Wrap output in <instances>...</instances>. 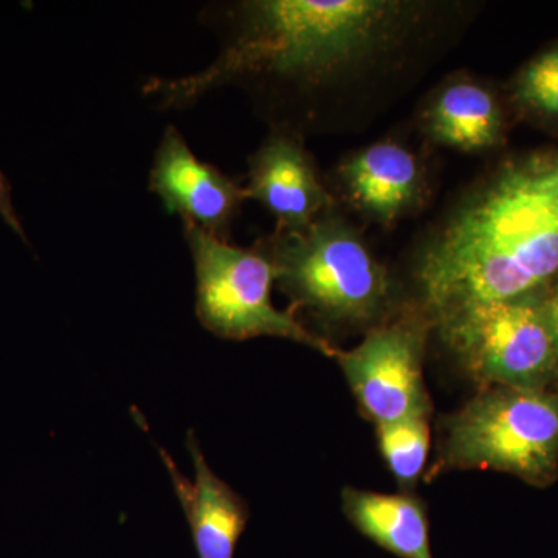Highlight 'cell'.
<instances>
[{
  "label": "cell",
  "mask_w": 558,
  "mask_h": 558,
  "mask_svg": "<svg viewBox=\"0 0 558 558\" xmlns=\"http://www.w3.org/2000/svg\"><path fill=\"white\" fill-rule=\"evenodd\" d=\"M462 3L421 0H247L213 9L220 51L208 68L156 78L145 92L161 109L247 92L274 130L303 137L373 119L469 20Z\"/></svg>",
  "instance_id": "obj_1"
},
{
  "label": "cell",
  "mask_w": 558,
  "mask_h": 558,
  "mask_svg": "<svg viewBox=\"0 0 558 558\" xmlns=\"http://www.w3.org/2000/svg\"><path fill=\"white\" fill-rule=\"evenodd\" d=\"M558 275V148L512 154L484 172L422 236L414 306L433 326L519 299Z\"/></svg>",
  "instance_id": "obj_2"
},
{
  "label": "cell",
  "mask_w": 558,
  "mask_h": 558,
  "mask_svg": "<svg viewBox=\"0 0 558 558\" xmlns=\"http://www.w3.org/2000/svg\"><path fill=\"white\" fill-rule=\"evenodd\" d=\"M260 244L296 318L326 330H369L396 314L388 270L339 204L303 229L275 230Z\"/></svg>",
  "instance_id": "obj_3"
},
{
  "label": "cell",
  "mask_w": 558,
  "mask_h": 558,
  "mask_svg": "<svg viewBox=\"0 0 558 558\" xmlns=\"http://www.w3.org/2000/svg\"><path fill=\"white\" fill-rule=\"evenodd\" d=\"M495 470L546 487L558 476V385L483 388L444 418L429 478L451 470Z\"/></svg>",
  "instance_id": "obj_4"
},
{
  "label": "cell",
  "mask_w": 558,
  "mask_h": 558,
  "mask_svg": "<svg viewBox=\"0 0 558 558\" xmlns=\"http://www.w3.org/2000/svg\"><path fill=\"white\" fill-rule=\"evenodd\" d=\"M196 274V315L209 332L226 340L277 337L336 359L339 348L304 326L290 311L275 307L274 263L258 242L244 248L183 222Z\"/></svg>",
  "instance_id": "obj_5"
},
{
  "label": "cell",
  "mask_w": 558,
  "mask_h": 558,
  "mask_svg": "<svg viewBox=\"0 0 558 558\" xmlns=\"http://www.w3.org/2000/svg\"><path fill=\"white\" fill-rule=\"evenodd\" d=\"M436 329L481 387L546 389L558 385L545 288L519 299L480 304Z\"/></svg>",
  "instance_id": "obj_6"
},
{
  "label": "cell",
  "mask_w": 558,
  "mask_h": 558,
  "mask_svg": "<svg viewBox=\"0 0 558 558\" xmlns=\"http://www.w3.org/2000/svg\"><path fill=\"white\" fill-rule=\"evenodd\" d=\"M432 319L416 306L396 312L366 332L359 347L337 352L360 409L377 425L432 413L424 359Z\"/></svg>",
  "instance_id": "obj_7"
},
{
  "label": "cell",
  "mask_w": 558,
  "mask_h": 558,
  "mask_svg": "<svg viewBox=\"0 0 558 558\" xmlns=\"http://www.w3.org/2000/svg\"><path fill=\"white\" fill-rule=\"evenodd\" d=\"M332 185L337 204L387 230L417 215L432 196L427 161L398 138L349 153L333 170Z\"/></svg>",
  "instance_id": "obj_8"
},
{
  "label": "cell",
  "mask_w": 558,
  "mask_h": 558,
  "mask_svg": "<svg viewBox=\"0 0 558 558\" xmlns=\"http://www.w3.org/2000/svg\"><path fill=\"white\" fill-rule=\"evenodd\" d=\"M149 190L170 215H178L183 222L194 223L222 240H227L242 202L247 199L245 189L202 161L175 126H168L160 140Z\"/></svg>",
  "instance_id": "obj_9"
},
{
  "label": "cell",
  "mask_w": 558,
  "mask_h": 558,
  "mask_svg": "<svg viewBox=\"0 0 558 558\" xmlns=\"http://www.w3.org/2000/svg\"><path fill=\"white\" fill-rule=\"evenodd\" d=\"M245 194L269 209L277 230L303 229L337 205L303 137L284 130H271L248 157Z\"/></svg>",
  "instance_id": "obj_10"
},
{
  "label": "cell",
  "mask_w": 558,
  "mask_h": 558,
  "mask_svg": "<svg viewBox=\"0 0 558 558\" xmlns=\"http://www.w3.org/2000/svg\"><path fill=\"white\" fill-rule=\"evenodd\" d=\"M512 113L505 92L469 72H454L429 92L418 110V131L432 145L465 154L499 150Z\"/></svg>",
  "instance_id": "obj_11"
},
{
  "label": "cell",
  "mask_w": 558,
  "mask_h": 558,
  "mask_svg": "<svg viewBox=\"0 0 558 558\" xmlns=\"http://www.w3.org/2000/svg\"><path fill=\"white\" fill-rule=\"evenodd\" d=\"M185 442L193 461V480L180 473L167 450L159 449V453L189 520L197 557L234 558L238 542L247 527L248 505L209 468L193 429L186 435Z\"/></svg>",
  "instance_id": "obj_12"
},
{
  "label": "cell",
  "mask_w": 558,
  "mask_h": 558,
  "mask_svg": "<svg viewBox=\"0 0 558 558\" xmlns=\"http://www.w3.org/2000/svg\"><path fill=\"white\" fill-rule=\"evenodd\" d=\"M341 501L348 520L380 548L400 558H435L427 512L413 495L347 487Z\"/></svg>",
  "instance_id": "obj_13"
},
{
  "label": "cell",
  "mask_w": 558,
  "mask_h": 558,
  "mask_svg": "<svg viewBox=\"0 0 558 558\" xmlns=\"http://www.w3.org/2000/svg\"><path fill=\"white\" fill-rule=\"evenodd\" d=\"M505 95L512 119L558 137V39L517 70Z\"/></svg>",
  "instance_id": "obj_14"
},
{
  "label": "cell",
  "mask_w": 558,
  "mask_h": 558,
  "mask_svg": "<svg viewBox=\"0 0 558 558\" xmlns=\"http://www.w3.org/2000/svg\"><path fill=\"white\" fill-rule=\"evenodd\" d=\"M377 440L389 472L403 488L421 478L429 453L428 416L403 418L377 425Z\"/></svg>",
  "instance_id": "obj_15"
},
{
  "label": "cell",
  "mask_w": 558,
  "mask_h": 558,
  "mask_svg": "<svg viewBox=\"0 0 558 558\" xmlns=\"http://www.w3.org/2000/svg\"><path fill=\"white\" fill-rule=\"evenodd\" d=\"M0 216L9 223L11 230L16 231L25 240L24 227H22L20 216L14 209L13 197H11V186L5 175L0 172Z\"/></svg>",
  "instance_id": "obj_16"
},
{
  "label": "cell",
  "mask_w": 558,
  "mask_h": 558,
  "mask_svg": "<svg viewBox=\"0 0 558 558\" xmlns=\"http://www.w3.org/2000/svg\"><path fill=\"white\" fill-rule=\"evenodd\" d=\"M545 310L548 317L550 336L556 348L558 365V275L545 288Z\"/></svg>",
  "instance_id": "obj_17"
}]
</instances>
